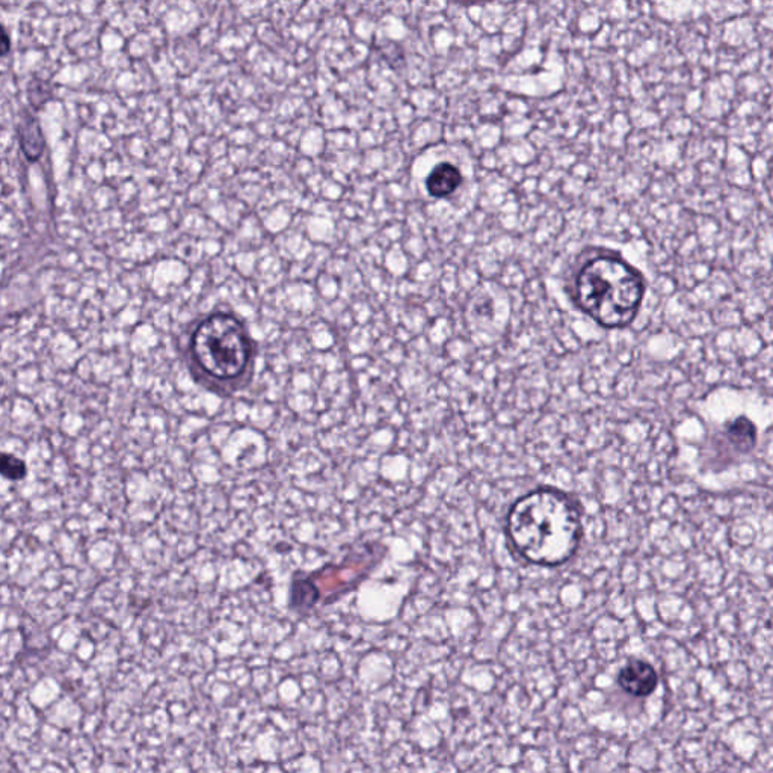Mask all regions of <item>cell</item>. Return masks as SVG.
<instances>
[{
	"label": "cell",
	"instance_id": "277c9868",
	"mask_svg": "<svg viewBox=\"0 0 773 773\" xmlns=\"http://www.w3.org/2000/svg\"><path fill=\"white\" fill-rule=\"evenodd\" d=\"M616 683L633 698H647L659 686V674L648 660L632 657L616 675Z\"/></svg>",
	"mask_w": 773,
	"mask_h": 773
},
{
	"label": "cell",
	"instance_id": "6da1fadb",
	"mask_svg": "<svg viewBox=\"0 0 773 773\" xmlns=\"http://www.w3.org/2000/svg\"><path fill=\"white\" fill-rule=\"evenodd\" d=\"M506 532L526 561L556 567L570 561L583 535L582 514L573 499L553 488H538L512 506Z\"/></svg>",
	"mask_w": 773,
	"mask_h": 773
},
{
	"label": "cell",
	"instance_id": "8992f818",
	"mask_svg": "<svg viewBox=\"0 0 773 773\" xmlns=\"http://www.w3.org/2000/svg\"><path fill=\"white\" fill-rule=\"evenodd\" d=\"M19 139L20 147H22L23 154L29 162H37L41 158V154L44 151V135L41 130L40 124L35 120L34 115L29 114L28 111L22 112V118L19 123Z\"/></svg>",
	"mask_w": 773,
	"mask_h": 773
},
{
	"label": "cell",
	"instance_id": "52a82bcc",
	"mask_svg": "<svg viewBox=\"0 0 773 773\" xmlns=\"http://www.w3.org/2000/svg\"><path fill=\"white\" fill-rule=\"evenodd\" d=\"M0 476L7 481H23L28 476V464L14 453L0 452Z\"/></svg>",
	"mask_w": 773,
	"mask_h": 773
},
{
	"label": "cell",
	"instance_id": "9c48e42d",
	"mask_svg": "<svg viewBox=\"0 0 773 773\" xmlns=\"http://www.w3.org/2000/svg\"><path fill=\"white\" fill-rule=\"evenodd\" d=\"M11 52V38L5 26L0 23V56H7Z\"/></svg>",
	"mask_w": 773,
	"mask_h": 773
},
{
	"label": "cell",
	"instance_id": "5b68a950",
	"mask_svg": "<svg viewBox=\"0 0 773 773\" xmlns=\"http://www.w3.org/2000/svg\"><path fill=\"white\" fill-rule=\"evenodd\" d=\"M462 174L455 165L443 162L434 167L426 179V189L434 198L450 197L461 186Z\"/></svg>",
	"mask_w": 773,
	"mask_h": 773
},
{
	"label": "cell",
	"instance_id": "7a4b0ae2",
	"mask_svg": "<svg viewBox=\"0 0 773 773\" xmlns=\"http://www.w3.org/2000/svg\"><path fill=\"white\" fill-rule=\"evenodd\" d=\"M186 360L198 385L213 395L231 398L253 381L256 346L241 319L213 313L192 330Z\"/></svg>",
	"mask_w": 773,
	"mask_h": 773
},
{
	"label": "cell",
	"instance_id": "3957f363",
	"mask_svg": "<svg viewBox=\"0 0 773 773\" xmlns=\"http://www.w3.org/2000/svg\"><path fill=\"white\" fill-rule=\"evenodd\" d=\"M645 295L641 272L613 253L583 260L573 280V299L604 328H626L635 321Z\"/></svg>",
	"mask_w": 773,
	"mask_h": 773
},
{
	"label": "cell",
	"instance_id": "ba28073f",
	"mask_svg": "<svg viewBox=\"0 0 773 773\" xmlns=\"http://www.w3.org/2000/svg\"><path fill=\"white\" fill-rule=\"evenodd\" d=\"M53 97V87L46 79L35 76L28 85V99L32 108L41 109Z\"/></svg>",
	"mask_w": 773,
	"mask_h": 773
}]
</instances>
